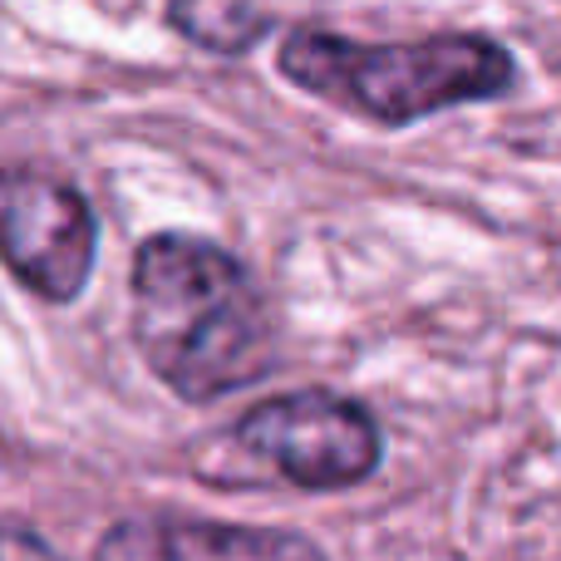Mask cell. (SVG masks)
I'll return each instance as SVG.
<instances>
[{"mask_svg": "<svg viewBox=\"0 0 561 561\" xmlns=\"http://www.w3.org/2000/svg\"><path fill=\"white\" fill-rule=\"evenodd\" d=\"M134 340L148 369L187 404L256 385L276 359L272 310L247 266L217 242L183 232L138 247Z\"/></svg>", "mask_w": 561, "mask_h": 561, "instance_id": "obj_1", "label": "cell"}, {"mask_svg": "<svg viewBox=\"0 0 561 561\" xmlns=\"http://www.w3.org/2000/svg\"><path fill=\"white\" fill-rule=\"evenodd\" d=\"M280 75L296 89L375 124H419L454 104L513 89L517 59L488 35H428L414 45H355L325 30L280 39Z\"/></svg>", "mask_w": 561, "mask_h": 561, "instance_id": "obj_2", "label": "cell"}, {"mask_svg": "<svg viewBox=\"0 0 561 561\" xmlns=\"http://www.w3.org/2000/svg\"><path fill=\"white\" fill-rule=\"evenodd\" d=\"M222 463H207V478L222 483H290L306 493L365 483L379 468V424L355 399L330 389L262 399L222 438Z\"/></svg>", "mask_w": 561, "mask_h": 561, "instance_id": "obj_3", "label": "cell"}, {"mask_svg": "<svg viewBox=\"0 0 561 561\" xmlns=\"http://www.w3.org/2000/svg\"><path fill=\"white\" fill-rule=\"evenodd\" d=\"M94 252L99 222L75 183L35 163L0 168V262L20 286L65 306L89 286Z\"/></svg>", "mask_w": 561, "mask_h": 561, "instance_id": "obj_4", "label": "cell"}, {"mask_svg": "<svg viewBox=\"0 0 561 561\" xmlns=\"http://www.w3.org/2000/svg\"><path fill=\"white\" fill-rule=\"evenodd\" d=\"M94 561H330L310 537L286 527L207 523V517H124L94 547Z\"/></svg>", "mask_w": 561, "mask_h": 561, "instance_id": "obj_5", "label": "cell"}, {"mask_svg": "<svg viewBox=\"0 0 561 561\" xmlns=\"http://www.w3.org/2000/svg\"><path fill=\"white\" fill-rule=\"evenodd\" d=\"M286 0H173L168 20L183 39L217 55H242L262 35H272Z\"/></svg>", "mask_w": 561, "mask_h": 561, "instance_id": "obj_6", "label": "cell"}, {"mask_svg": "<svg viewBox=\"0 0 561 561\" xmlns=\"http://www.w3.org/2000/svg\"><path fill=\"white\" fill-rule=\"evenodd\" d=\"M0 561H65L35 527L25 523H0Z\"/></svg>", "mask_w": 561, "mask_h": 561, "instance_id": "obj_7", "label": "cell"}]
</instances>
